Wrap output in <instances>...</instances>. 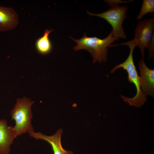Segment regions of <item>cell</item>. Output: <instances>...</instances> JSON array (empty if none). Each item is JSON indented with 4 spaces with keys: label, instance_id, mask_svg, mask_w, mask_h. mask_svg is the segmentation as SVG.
I'll use <instances>...</instances> for the list:
<instances>
[{
    "label": "cell",
    "instance_id": "obj_4",
    "mask_svg": "<svg viewBox=\"0 0 154 154\" xmlns=\"http://www.w3.org/2000/svg\"><path fill=\"white\" fill-rule=\"evenodd\" d=\"M34 102L30 98L26 97L18 98L11 111V119L15 121L13 127L16 137L34 131L31 123L33 116L31 107Z\"/></svg>",
    "mask_w": 154,
    "mask_h": 154
},
{
    "label": "cell",
    "instance_id": "obj_1",
    "mask_svg": "<svg viewBox=\"0 0 154 154\" xmlns=\"http://www.w3.org/2000/svg\"><path fill=\"white\" fill-rule=\"evenodd\" d=\"M127 45L129 48V55L123 62L115 66L110 71L111 73L114 72L120 68L126 70L128 74V80L131 83L133 84L136 89L135 96L132 98H129L123 95L121 97L124 101L127 102L130 105L138 107L143 105L147 100L146 96L142 91L141 87L140 77L139 76L134 63L133 53L136 46L133 39L125 42L122 43L118 45Z\"/></svg>",
    "mask_w": 154,
    "mask_h": 154
},
{
    "label": "cell",
    "instance_id": "obj_11",
    "mask_svg": "<svg viewBox=\"0 0 154 154\" xmlns=\"http://www.w3.org/2000/svg\"><path fill=\"white\" fill-rule=\"evenodd\" d=\"M154 12V0H143L139 14L137 17L138 20L141 19L145 14Z\"/></svg>",
    "mask_w": 154,
    "mask_h": 154
},
{
    "label": "cell",
    "instance_id": "obj_2",
    "mask_svg": "<svg viewBox=\"0 0 154 154\" xmlns=\"http://www.w3.org/2000/svg\"><path fill=\"white\" fill-rule=\"evenodd\" d=\"M70 38L77 43L73 48L74 51L82 49L87 50L92 57L94 63L97 61L100 63L106 61L108 47L114 41L119 39L114 35L112 31L107 37L103 39L96 36L88 37L86 33H84V36L80 39H76L71 37Z\"/></svg>",
    "mask_w": 154,
    "mask_h": 154
},
{
    "label": "cell",
    "instance_id": "obj_7",
    "mask_svg": "<svg viewBox=\"0 0 154 154\" xmlns=\"http://www.w3.org/2000/svg\"><path fill=\"white\" fill-rule=\"evenodd\" d=\"M13 127L5 119H0V154H9L10 147L16 137Z\"/></svg>",
    "mask_w": 154,
    "mask_h": 154
},
{
    "label": "cell",
    "instance_id": "obj_6",
    "mask_svg": "<svg viewBox=\"0 0 154 154\" xmlns=\"http://www.w3.org/2000/svg\"><path fill=\"white\" fill-rule=\"evenodd\" d=\"M141 88L146 96H154V70L149 68L143 58L138 63Z\"/></svg>",
    "mask_w": 154,
    "mask_h": 154
},
{
    "label": "cell",
    "instance_id": "obj_12",
    "mask_svg": "<svg viewBox=\"0 0 154 154\" xmlns=\"http://www.w3.org/2000/svg\"><path fill=\"white\" fill-rule=\"evenodd\" d=\"M154 33L152 35L151 40L147 47L149 52L148 58L150 59L154 56Z\"/></svg>",
    "mask_w": 154,
    "mask_h": 154
},
{
    "label": "cell",
    "instance_id": "obj_10",
    "mask_svg": "<svg viewBox=\"0 0 154 154\" xmlns=\"http://www.w3.org/2000/svg\"><path fill=\"white\" fill-rule=\"evenodd\" d=\"M54 30H46L42 36L36 41L35 46L38 52L42 54H46L49 53L52 49V45L49 38L50 33Z\"/></svg>",
    "mask_w": 154,
    "mask_h": 154
},
{
    "label": "cell",
    "instance_id": "obj_8",
    "mask_svg": "<svg viewBox=\"0 0 154 154\" xmlns=\"http://www.w3.org/2000/svg\"><path fill=\"white\" fill-rule=\"evenodd\" d=\"M62 131V129H60L51 136L46 135L40 132H35L34 131L29 133L31 137L37 140L42 139L48 142L52 147L53 154H73L72 151L66 150L62 147L61 141Z\"/></svg>",
    "mask_w": 154,
    "mask_h": 154
},
{
    "label": "cell",
    "instance_id": "obj_9",
    "mask_svg": "<svg viewBox=\"0 0 154 154\" xmlns=\"http://www.w3.org/2000/svg\"><path fill=\"white\" fill-rule=\"evenodd\" d=\"M19 23L18 15L13 8L0 5V31L12 29Z\"/></svg>",
    "mask_w": 154,
    "mask_h": 154
},
{
    "label": "cell",
    "instance_id": "obj_3",
    "mask_svg": "<svg viewBox=\"0 0 154 154\" xmlns=\"http://www.w3.org/2000/svg\"><path fill=\"white\" fill-rule=\"evenodd\" d=\"M132 1L106 0L104 1L110 6V8L105 11L99 14H94L87 10L86 11L90 16H97L105 19L112 26V31L114 36L125 39L126 36L122 25L126 17V12L128 8L127 6H120L119 4L127 3Z\"/></svg>",
    "mask_w": 154,
    "mask_h": 154
},
{
    "label": "cell",
    "instance_id": "obj_5",
    "mask_svg": "<svg viewBox=\"0 0 154 154\" xmlns=\"http://www.w3.org/2000/svg\"><path fill=\"white\" fill-rule=\"evenodd\" d=\"M154 29V18L138 22L135 30L134 40L139 48L141 56H144L145 50L151 40Z\"/></svg>",
    "mask_w": 154,
    "mask_h": 154
}]
</instances>
